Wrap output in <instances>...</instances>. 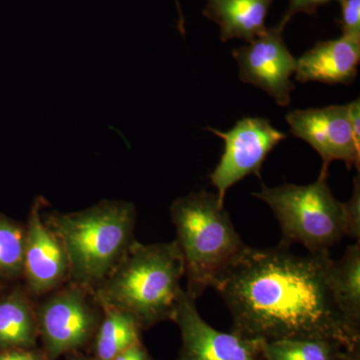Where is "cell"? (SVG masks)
Returning <instances> with one entry per match:
<instances>
[{
	"label": "cell",
	"mask_w": 360,
	"mask_h": 360,
	"mask_svg": "<svg viewBox=\"0 0 360 360\" xmlns=\"http://www.w3.org/2000/svg\"><path fill=\"white\" fill-rule=\"evenodd\" d=\"M170 215L184 258L186 292L196 300L207 288H215L248 245L217 193L202 191L177 198Z\"/></svg>",
	"instance_id": "obj_4"
},
{
	"label": "cell",
	"mask_w": 360,
	"mask_h": 360,
	"mask_svg": "<svg viewBox=\"0 0 360 360\" xmlns=\"http://www.w3.org/2000/svg\"><path fill=\"white\" fill-rule=\"evenodd\" d=\"M342 35L360 37V0H341Z\"/></svg>",
	"instance_id": "obj_20"
},
{
	"label": "cell",
	"mask_w": 360,
	"mask_h": 360,
	"mask_svg": "<svg viewBox=\"0 0 360 360\" xmlns=\"http://www.w3.org/2000/svg\"><path fill=\"white\" fill-rule=\"evenodd\" d=\"M329 285L350 335L360 340V245H349L340 260H333Z\"/></svg>",
	"instance_id": "obj_14"
},
{
	"label": "cell",
	"mask_w": 360,
	"mask_h": 360,
	"mask_svg": "<svg viewBox=\"0 0 360 360\" xmlns=\"http://www.w3.org/2000/svg\"><path fill=\"white\" fill-rule=\"evenodd\" d=\"M328 253L300 257L290 248H246L215 285L232 317L231 333L245 340H328L347 350L350 335L329 285Z\"/></svg>",
	"instance_id": "obj_1"
},
{
	"label": "cell",
	"mask_w": 360,
	"mask_h": 360,
	"mask_svg": "<svg viewBox=\"0 0 360 360\" xmlns=\"http://www.w3.org/2000/svg\"><path fill=\"white\" fill-rule=\"evenodd\" d=\"M103 310L105 317L96 336V356L99 360H113L127 348L141 342V328L134 317L125 312Z\"/></svg>",
	"instance_id": "obj_17"
},
{
	"label": "cell",
	"mask_w": 360,
	"mask_h": 360,
	"mask_svg": "<svg viewBox=\"0 0 360 360\" xmlns=\"http://www.w3.org/2000/svg\"><path fill=\"white\" fill-rule=\"evenodd\" d=\"M113 360H153L141 342L132 345L117 355Z\"/></svg>",
	"instance_id": "obj_22"
},
{
	"label": "cell",
	"mask_w": 360,
	"mask_h": 360,
	"mask_svg": "<svg viewBox=\"0 0 360 360\" xmlns=\"http://www.w3.org/2000/svg\"><path fill=\"white\" fill-rule=\"evenodd\" d=\"M203 15L219 26L222 41L251 42L266 30L265 20L274 0H205Z\"/></svg>",
	"instance_id": "obj_13"
},
{
	"label": "cell",
	"mask_w": 360,
	"mask_h": 360,
	"mask_svg": "<svg viewBox=\"0 0 360 360\" xmlns=\"http://www.w3.org/2000/svg\"><path fill=\"white\" fill-rule=\"evenodd\" d=\"M0 360H46L37 352H28L25 349H13L11 352L0 354Z\"/></svg>",
	"instance_id": "obj_23"
},
{
	"label": "cell",
	"mask_w": 360,
	"mask_h": 360,
	"mask_svg": "<svg viewBox=\"0 0 360 360\" xmlns=\"http://www.w3.org/2000/svg\"><path fill=\"white\" fill-rule=\"evenodd\" d=\"M45 200L33 202L25 229L23 274L34 295H44L70 278V264L65 248L56 232L44 221L41 210Z\"/></svg>",
	"instance_id": "obj_11"
},
{
	"label": "cell",
	"mask_w": 360,
	"mask_h": 360,
	"mask_svg": "<svg viewBox=\"0 0 360 360\" xmlns=\"http://www.w3.org/2000/svg\"><path fill=\"white\" fill-rule=\"evenodd\" d=\"M284 28H266L248 45L232 51L238 61L239 78L264 90L281 106L290 105L295 84L290 80L295 72L296 59L284 44Z\"/></svg>",
	"instance_id": "obj_9"
},
{
	"label": "cell",
	"mask_w": 360,
	"mask_h": 360,
	"mask_svg": "<svg viewBox=\"0 0 360 360\" xmlns=\"http://www.w3.org/2000/svg\"><path fill=\"white\" fill-rule=\"evenodd\" d=\"M206 129L224 141V155L210 175L221 203L227 191L241 179L250 174L260 177L267 156L286 139V134L274 129L269 120L260 117L243 118L227 132Z\"/></svg>",
	"instance_id": "obj_6"
},
{
	"label": "cell",
	"mask_w": 360,
	"mask_h": 360,
	"mask_svg": "<svg viewBox=\"0 0 360 360\" xmlns=\"http://www.w3.org/2000/svg\"><path fill=\"white\" fill-rule=\"evenodd\" d=\"M184 276V258L175 240L153 245L135 240L92 292L101 309L120 310L148 328L174 321Z\"/></svg>",
	"instance_id": "obj_2"
},
{
	"label": "cell",
	"mask_w": 360,
	"mask_h": 360,
	"mask_svg": "<svg viewBox=\"0 0 360 360\" xmlns=\"http://www.w3.org/2000/svg\"><path fill=\"white\" fill-rule=\"evenodd\" d=\"M175 2H176V6H177V8H179V32L182 33V34H184V15H182L181 9H180L179 0H175Z\"/></svg>",
	"instance_id": "obj_24"
},
{
	"label": "cell",
	"mask_w": 360,
	"mask_h": 360,
	"mask_svg": "<svg viewBox=\"0 0 360 360\" xmlns=\"http://www.w3.org/2000/svg\"><path fill=\"white\" fill-rule=\"evenodd\" d=\"M174 321L181 335L179 360H264L259 341L213 328L203 321L195 300L186 290L181 291L177 300Z\"/></svg>",
	"instance_id": "obj_10"
},
{
	"label": "cell",
	"mask_w": 360,
	"mask_h": 360,
	"mask_svg": "<svg viewBox=\"0 0 360 360\" xmlns=\"http://www.w3.org/2000/svg\"><path fill=\"white\" fill-rule=\"evenodd\" d=\"M252 195L271 208L283 232L279 245L300 243L311 255L328 253L345 236V203L335 198L326 179L309 186L264 184Z\"/></svg>",
	"instance_id": "obj_5"
},
{
	"label": "cell",
	"mask_w": 360,
	"mask_h": 360,
	"mask_svg": "<svg viewBox=\"0 0 360 360\" xmlns=\"http://www.w3.org/2000/svg\"><path fill=\"white\" fill-rule=\"evenodd\" d=\"M360 63V37L342 35L338 39L317 42L296 60L295 79L328 84H350Z\"/></svg>",
	"instance_id": "obj_12"
},
{
	"label": "cell",
	"mask_w": 360,
	"mask_h": 360,
	"mask_svg": "<svg viewBox=\"0 0 360 360\" xmlns=\"http://www.w3.org/2000/svg\"><path fill=\"white\" fill-rule=\"evenodd\" d=\"M328 340H281L259 341L264 360H348L354 350Z\"/></svg>",
	"instance_id": "obj_16"
},
{
	"label": "cell",
	"mask_w": 360,
	"mask_h": 360,
	"mask_svg": "<svg viewBox=\"0 0 360 360\" xmlns=\"http://www.w3.org/2000/svg\"><path fill=\"white\" fill-rule=\"evenodd\" d=\"M331 1L340 2L341 0H290L288 11L283 14V20H281L278 25L284 28L296 14H314L319 6L328 4Z\"/></svg>",
	"instance_id": "obj_21"
},
{
	"label": "cell",
	"mask_w": 360,
	"mask_h": 360,
	"mask_svg": "<svg viewBox=\"0 0 360 360\" xmlns=\"http://www.w3.org/2000/svg\"><path fill=\"white\" fill-rule=\"evenodd\" d=\"M44 221L65 248L71 283L94 290L134 243V203L103 200L75 212L47 213Z\"/></svg>",
	"instance_id": "obj_3"
},
{
	"label": "cell",
	"mask_w": 360,
	"mask_h": 360,
	"mask_svg": "<svg viewBox=\"0 0 360 360\" xmlns=\"http://www.w3.org/2000/svg\"><path fill=\"white\" fill-rule=\"evenodd\" d=\"M92 296V290L71 283L41 303L37 324L51 356L77 349L92 335L98 321Z\"/></svg>",
	"instance_id": "obj_7"
},
{
	"label": "cell",
	"mask_w": 360,
	"mask_h": 360,
	"mask_svg": "<svg viewBox=\"0 0 360 360\" xmlns=\"http://www.w3.org/2000/svg\"><path fill=\"white\" fill-rule=\"evenodd\" d=\"M345 236L360 240V181L359 174L354 177V193L345 203Z\"/></svg>",
	"instance_id": "obj_19"
},
{
	"label": "cell",
	"mask_w": 360,
	"mask_h": 360,
	"mask_svg": "<svg viewBox=\"0 0 360 360\" xmlns=\"http://www.w3.org/2000/svg\"><path fill=\"white\" fill-rule=\"evenodd\" d=\"M26 232L15 222L0 215V274H23Z\"/></svg>",
	"instance_id": "obj_18"
},
{
	"label": "cell",
	"mask_w": 360,
	"mask_h": 360,
	"mask_svg": "<svg viewBox=\"0 0 360 360\" xmlns=\"http://www.w3.org/2000/svg\"><path fill=\"white\" fill-rule=\"evenodd\" d=\"M39 324L32 303L20 291L0 302V348H25L34 345Z\"/></svg>",
	"instance_id": "obj_15"
},
{
	"label": "cell",
	"mask_w": 360,
	"mask_h": 360,
	"mask_svg": "<svg viewBox=\"0 0 360 360\" xmlns=\"http://www.w3.org/2000/svg\"><path fill=\"white\" fill-rule=\"evenodd\" d=\"M290 132L307 141L322 160L321 179H326L329 165L343 161L347 169L359 172L360 142L355 139L348 105L291 111L286 115Z\"/></svg>",
	"instance_id": "obj_8"
}]
</instances>
